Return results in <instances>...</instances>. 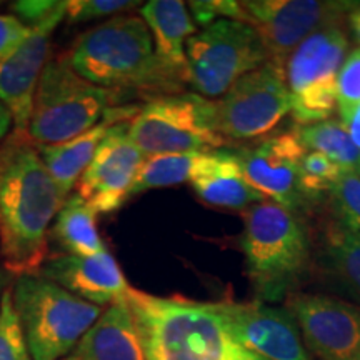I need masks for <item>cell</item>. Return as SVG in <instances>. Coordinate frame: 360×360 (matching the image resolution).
I'll use <instances>...</instances> for the list:
<instances>
[{
    "label": "cell",
    "instance_id": "cell-1",
    "mask_svg": "<svg viewBox=\"0 0 360 360\" xmlns=\"http://www.w3.org/2000/svg\"><path fill=\"white\" fill-rule=\"evenodd\" d=\"M27 137L13 132L0 147V255L7 272L19 276L44 264L49 229L65 202Z\"/></svg>",
    "mask_w": 360,
    "mask_h": 360
},
{
    "label": "cell",
    "instance_id": "cell-2",
    "mask_svg": "<svg viewBox=\"0 0 360 360\" xmlns=\"http://www.w3.org/2000/svg\"><path fill=\"white\" fill-rule=\"evenodd\" d=\"M132 309L147 360H267L233 334L222 304L157 297L130 287Z\"/></svg>",
    "mask_w": 360,
    "mask_h": 360
},
{
    "label": "cell",
    "instance_id": "cell-3",
    "mask_svg": "<svg viewBox=\"0 0 360 360\" xmlns=\"http://www.w3.org/2000/svg\"><path fill=\"white\" fill-rule=\"evenodd\" d=\"M67 57L85 80L120 94L172 96L187 84L162 64L150 30L137 15L112 17L89 30Z\"/></svg>",
    "mask_w": 360,
    "mask_h": 360
},
{
    "label": "cell",
    "instance_id": "cell-4",
    "mask_svg": "<svg viewBox=\"0 0 360 360\" xmlns=\"http://www.w3.org/2000/svg\"><path fill=\"white\" fill-rule=\"evenodd\" d=\"M240 247L259 302L287 299L310 272L314 245L307 225L276 202L264 200L244 210Z\"/></svg>",
    "mask_w": 360,
    "mask_h": 360
},
{
    "label": "cell",
    "instance_id": "cell-5",
    "mask_svg": "<svg viewBox=\"0 0 360 360\" xmlns=\"http://www.w3.org/2000/svg\"><path fill=\"white\" fill-rule=\"evenodd\" d=\"M12 300L32 360H64L103 312L39 274L17 277Z\"/></svg>",
    "mask_w": 360,
    "mask_h": 360
},
{
    "label": "cell",
    "instance_id": "cell-6",
    "mask_svg": "<svg viewBox=\"0 0 360 360\" xmlns=\"http://www.w3.org/2000/svg\"><path fill=\"white\" fill-rule=\"evenodd\" d=\"M122 97L124 94L85 80L67 56L49 58L34 97L27 135L42 146L67 142L101 122Z\"/></svg>",
    "mask_w": 360,
    "mask_h": 360
},
{
    "label": "cell",
    "instance_id": "cell-7",
    "mask_svg": "<svg viewBox=\"0 0 360 360\" xmlns=\"http://www.w3.org/2000/svg\"><path fill=\"white\" fill-rule=\"evenodd\" d=\"M129 135L143 157L202 154L227 143L217 125L215 101L195 92L150 98L130 120Z\"/></svg>",
    "mask_w": 360,
    "mask_h": 360
},
{
    "label": "cell",
    "instance_id": "cell-8",
    "mask_svg": "<svg viewBox=\"0 0 360 360\" xmlns=\"http://www.w3.org/2000/svg\"><path fill=\"white\" fill-rule=\"evenodd\" d=\"M187 84L195 94L214 98L269 62L262 40L249 24L222 19L192 35L186 45Z\"/></svg>",
    "mask_w": 360,
    "mask_h": 360
},
{
    "label": "cell",
    "instance_id": "cell-9",
    "mask_svg": "<svg viewBox=\"0 0 360 360\" xmlns=\"http://www.w3.org/2000/svg\"><path fill=\"white\" fill-rule=\"evenodd\" d=\"M349 51L344 25L335 24L305 39L285 64L292 117L297 124L328 120L337 109V80Z\"/></svg>",
    "mask_w": 360,
    "mask_h": 360
},
{
    "label": "cell",
    "instance_id": "cell-10",
    "mask_svg": "<svg viewBox=\"0 0 360 360\" xmlns=\"http://www.w3.org/2000/svg\"><path fill=\"white\" fill-rule=\"evenodd\" d=\"M285 70L265 62L215 101L217 125L225 141H259L290 114Z\"/></svg>",
    "mask_w": 360,
    "mask_h": 360
},
{
    "label": "cell",
    "instance_id": "cell-11",
    "mask_svg": "<svg viewBox=\"0 0 360 360\" xmlns=\"http://www.w3.org/2000/svg\"><path fill=\"white\" fill-rule=\"evenodd\" d=\"M244 22L257 32L270 64L283 69L292 52L317 30L340 24L357 2L249 0L240 2Z\"/></svg>",
    "mask_w": 360,
    "mask_h": 360
},
{
    "label": "cell",
    "instance_id": "cell-12",
    "mask_svg": "<svg viewBox=\"0 0 360 360\" xmlns=\"http://www.w3.org/2000/svg\"><path fill=\"white\" fill-rule=\"evenodd\" d=\"M305 347L315 360L360 359V307L326 294L294 292L285 299Z\"/></svg>",
    "mask_w": 360,
    "mask_h": 360
},
{
    "label": "cell",
    "instance_id": "cell-13",
    "mask_svg": "<svg viewBox=\"0 0 360 360\" xmlns=\"http://www.w3.org/2000/svg\"><path fill=\"white\" fill-rule=\"evenodd\" d=\"M307 152L294 129L270 135L259 146L242 148L236 154L249 186L264 199L295 214L307 207L299 182L300 162Z\"/></svg>",
    "mask_w": 360,
    "mask_h": 360
},
{
    "label": "cell",
    "instance_id": "cell-14",
    "mask_svg": "<svg viewBox=\"0 0 360 360\" xmlns=\"http://www.w3.org/2000/svg\"><path fill=\"white\" fill-rule=\"evenodd\" d=\"M130 120L109 129L96 155L77 182V193L97 214L120 209L132 193L146 157L129 135Z\"/></svg>",
    "mask_w": 360,
    "mask_h": 360
},
{
    "label": "cell",
    "instance_id": "cell-15",
    "mask_svg": "<svg viewBox=\"0 0 360 360\" xmlns=\"http://www.w3.org/2000/svg\"><path fill=\"white\" fill-rule=\"evenodd\" d=\"M65 15L67 8L42 25L32 27L29 37L11 56L0 60V101L11 112L15 134H27L29 130L34 97L49 60L51 37Z\"/></svg>",
    "mask_w": 360,
    "mask_h": 360
},
{
    "label": "cell",
    "instance_id": "cell-16",
    "mask_svg": "<svg viewBox=\"0 0 360 360\" xmlns=\"http://www.w3.org/2000/svg\"><path fill=\"white\" fill-rule=\"evenodd\" d=\"M240 342L267 360H315L285 307L259 302H220Z\"/></svg>",
    "mask_w": 360,
    "mask_h": 360
},
{
    "label": "cell",
    "instance_id": "cell-17",
    "mask_svg": "<svg viewBox=\"0 0 360 360\" xmlns=\"http://www.w3.org/2000/svg\"><path fill=\"white\" fill-rule=\"evenodd\" d=\"M35 274L102 309L125 299L130 289L107 249L96 255H58L45 260Z\"/></svg>",
    "mask_w": 360,
    "mask_h": 360
},
{
    "label": "cell",
    "instance_id": "cell-18",
    "mask_svg": "<svg viewBox=\"0 0 360 360\" xmlns=\"http://www.w3.org/2000/svg\"><path fill=\"white\" fill-rule=\"evenodd\" d=\"M141 107L137 105H117L105 112L102 120L89 129L87 132L70 139L62 143H52V146H42L35 143L40 154V159L47 167L49 174L56 180L58 191L62 195L69 197L74 187H77L79 179L82 177L85 169L92 162L98 146L103 141L110 127L115 124L132 120Z\"/></svg>",
    "mask_w": 360,
    "mask_h": 360
},
{
    "label": "cell",
    "instance_id": "cell-19",
    "mask_svg": "<svg viewBox=\"0 0 360 360\" xmlns=\"http://www.w3.org/2000/svg\"><path fill=\"white\" fill-rule=\"evenodd\" d=\"M188 182L202 202L214 207L247 210L265 200L249 186L236 152L222 148L197 155Z\"/></svg>",
    "mask_w": 360,
    "mask_h": 360
},
{
    "label": "cell",
    "instance_id": "cell-20",
    "mask_svg": "<svg viewBox=\"0 0 360 360\" xmlns=\"http://www.w3.org/2000/svg\"><path fill=\"white\" fill-rule=\"evenodd\" d=\"M64 360H147L141 328L127 300L103 309L97 322Z\"/></svg>",
    "mask_w": 360,
    "mask_h": 360
},
{
    "label": "cell",
    "instance_id": "cell-21",
    "mask_svg": "<svg viewBox=\"0 0 360 360\" xmlns=\"http://www.w3.org/2000/svg\"><path fill=\"white\" fill-rule=\"evenodd\" d=\"M141 17L154 39L157 57L187 82L186 45L197 34L188 8L180 0H152L141 7Z\"/></svg>",
    "mask_w": 360,
    "mask_h": 360
},
{
    "label": "cell",
    "instance_id": "cell-22",
    "mask_svg": "<svg viewBox=\"0 0 360 360\" xmlns=\"http://www.w3.org/2000/svg\"><path fill=\"white\" fill-rule=\"evenodd\" d=\"M317 269L328 289L360 307V236L328 219L317 247Z\"/></svg>",
    "mask_w": 360,
    "mask_h": 360
},
{
    "label": "cell",
    "instance_id": "cell-23",
    "mask_svg": "<svg viewBox=\"0 0 360 360\" xmlns=\"http://www.w3.org/2000/svg\"><path fill=\"white\" fill-rule=\"evenodd\" d=\"M51 233L72 255H96L107 249L98 236L97 212L79 193L67 197L53 219Z\"/></svg>",
    "mask_w": 360,
    "mask_h": 360
},
{
    "label": "cell",
    "instance_id": "cell-24",
    "mask_svg": "<svg viewBox=\"0 0 360 360\" xmlns=\"http://www.w3.org/2000/svg\"><path fill=\"white\" fill-rule=\"evenodd\" d=\"M297 132L307 150L328 157L344 170H357L360 150L354 146L340 120L328 119L312 125H302Z\"/></svg>",
    "mask_w": 360,
    "mask_h": 360
},
{
    "label": "cell",
    "instance_id": "cell-25",
    "mask_svg": "<svg viewBox=\"0 0 360 360\" xmlns=\"http://www.w3.org/2000/svg\"><path fill=\"white\" fill-rule=\"evenodd\" d=\"M197 155L199 154H164L146 157L130 195L150 191V188L172 187L187 182L191 179Z\"/></svg>",
    "mask_w": 360,
    "mask_h": 360
},
{
    "label": "cell",
    "instance_id": "cell-26",
    "mask_svg": "<svg viewBox=\"0 0 360 360\" xmlns=\"http://www.w3.org/2000/svg\"><path fill=\"white\" fill-rule=\"evenodd\" d=\"M330 220L342 231L360 236V175L345 170L327 195Z\"/></svg>",
    "mask_w": 360,
    "mask_h": 360
},
{
    "label": "cell",
    "instance_id": "cell-27",
    "mask_svg": "<svg viewBox=\"0 0 360 360\" xmlns=\"http://www.w3.org/2000/svg\"><path fill=\"white\" fill-rule=\"evenodd\" d=\"M344 172L345 170L328 157L309 150L299 167L300 192L307 207L327 197Z\"/></svg>",
    "mask_w": 360,
    "mask_h": 360
},
{
    "label": "cell",
    "instance_id": "cell-28",
    "mask_svg": "<svg viewBox=\"0 0 360 360\" xmlns=\"http://www.w3.org/2000/svg\"><path fill=\"white\" fill-rule=\"evenodd\" d=\"M0 360H32L12 300V289L0 302Z\"/></svg>",
    "mask_w": 360,
    "mask_h": 360
},
{
    "label": "cell",
    "instance_id": "cell-29",
    "mask_svg": "<svg viewBox=\"0 0 360 360\" xmlns=\"http://www.w3.org/2000/svg\"><path fill=\"white\" fill-rule=\"evenodd\" d=\"M143 6L141 2H130V0H72L67 6V20L70 24H82L105 17H115L132 8Z\"/></svg>",
    "mask_w": 360,
    "mask_h": 360
},
{
    "label": "cell",
    "instance_id": "cell-30",
    "mask_svg": "<svg viewBox=\"0 0 360 360\" xmlns=\"http://www.w3.org/2000/svg\"><path fill=\"white\" fill-rule=\"evenodd\" d=\"M360 102V47L345 57L337 80V107L349 109Z\"/></svg>",
    "mask_w": 360,
    "mask_h": 360
},
{
    "label": "cell",
    "instance_id": "cell-31",
    "mask_svg": "<svg viewBox=\"0 0 360 360\" xmlns=\"http://www.w3.org/2000/svg\"><path fill=\"white\" fill-rule=\"evenodd\" d=\"M188 8L193 15L192 20H195L204 29L222 19L244 22L242 4L236 0H200V2L188 4Z\"/></svg>",
    "mask_w": 360,
    "mask_h": 360
},
{
    "label": "cell",
    "instance_id": "cell-32",
    "mask_svg": "<svg viewBox=\"0 0 360 360\" xmlns=\"http://www.w3.org/2000/svg\"><path fill=\"white\" fill-rule=\"evenodd\" d=\"M67 0H19L11 4V8L22 24L32 29L51 20L56 13L67 8Z\"/></svg>",
    "mask_w": 360,
    "mask_h": 360
},
{
    "label": "cell",
    "instance_id": "cell-33",
    "mask_svg": "<svg viewBox=\"0 0 360 360\" xmlns=\"http://www.w3.org/2000/svg\"><path fill=\"white\" fill-rule=\"evenodd\" d=\"M29 34V27L22 24L15 15H0V60L11 56Z\"/></svg>",
    "mask_w": 360,
    "mask_h": 360
},
{
    "label": "cell",
    "instance_id": "cell-34",
    "mask_svg": "<svg viewBox=\"0 0 360 360\" xmlns=\"http://www.w3.org/2000/svg\"><path fill=\"white\" fill-rule=\"evenodd\" d=\"M342 117V125L347 130L349 137L352 139L354 146L360 150V102L355 105L349 107V109L339 110Z\"/></svg>",
    "mask_w": 360,
    "mask_h": 360
},
{
    "label": "cell",
    "instance_id": "cell-35",
    "mask_svg": "<svg viewBox=\"0 0 360 360\" xmlns=\"http://www.w3.org/2000/svg\"><path fill=\"white\" fill-rule=\"evenodd\" d=\"M345 20H347L349 24V32L352 34L355 42L360 45V4H357V6L347 13Z\"/></svg>",
    "mask_w": 360,
    "mask_h": 360
},
{
    "label": "cell",
    "instance_id": "cell-36",
    "mask_svg": "<svg viewBox=\"0 0 360 360\" xmlns=\"http://www.w3.org/2000/svg\"><path fill=\"white\" fill-rule=\"evenodd\" d=\"M13 127V120L8 109L6 107V103L0 101V142L7 137V134L11 132V129Z\"/></svg>",
    "mask_w": 360,
    "mask_h": 360
},
{
    "label": "cell",
    "instance_id": "cell-37",
    "mask_svg": "<svg viewBox=\"0 0 360 360\" xmlns=\"http://www.w3.org/2000/svg\"><path fill=\"white\" fill-rule=\"evenodd\" d=\"M8 272L7 269L4 267V264H0V302H2L4 292L8 289Z\"/></svg>",
    "mask_w": 360,
    "mask_h": 360
},
{
    "label": "cell",
    "instance_id": "cell-38",
    "mask_svg": "<svg viewBox=\"0 0 360 360\" xmlns=\"http://www.w3.org/2000/svg\"><path fill=\"white\" fill-rule=\"evenodd\" d=\"M355 172H357V174L360 175V164H359V167H357V170H355Z\"/></svg>",
    "mask_w": 360,
    "mask_h": 360
},
{
    "label": "cell",
    "instance_id": "cell-39",
    "mask_svg": "<svg viewBox=\"0 0 360 360\" xmlns=\"http://www.w3.org/2000/svg\"><path fill=\"white\" fill-rule=\"evenodd\" d=\"M359 360H360V359H359Z\"/></svg>",
    "mask_w": 360,
    "mask_h": 360
}]
</instances>
